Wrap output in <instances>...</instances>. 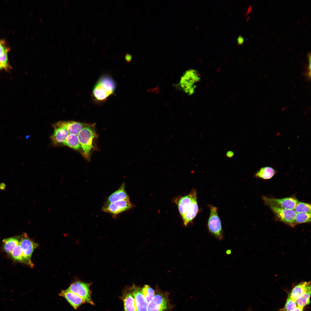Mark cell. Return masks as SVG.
<instances>
[{
    "instance_id": "15",
    "label": "cell",
    "mask_w": 311,
    "mask_h": 311,
    "mask_svg": "<svg viewBox=\"0 0 311 311\" xmlns=\"http://www.w3.org/2000/svg\"><path fill=\"white\" fill-rule=\"evenodd\" d=\"M125 184L123 183L120 187L107 198L104 205H107L118 201L129 198L126 192Z\"/></svg>"
},
{
    "instance_id": "17",
    "label": "cell",
    "mask_w": 311,
    "mask_h": 311,
    "mask_svg": "<svg viewBox=\"0 0 311 311\" xmlns=\"http://www.w3.org/2000/svg\"><path fill=\"white\" fill-rule=\"evenodd\" d=\"M10 48L5 41L0 39V70H7L9 66L8 59V53Z\"/></svg>"
},
{
    "instance_id": "25",
    "label": "cell",
    "mask_w": 311,
    "mask_h": 311,
    "mask_svg": "<svg viewBox=\"0 0 311 311\" xmlns=\"http://www.w3.org/2000/svg\"><path fill=\"white\" fill-rule=\"evenodd\" d=\"M311 213H296L295 218V224L310 222Z\"/></svg>"
},
{
    "instance_id": "13",
    "label": "cell",
    "mask_w": 311,
    "mask_h": 311,
    "mask_svg": "<svg viewBox=\"0 0 311 311\" xmlns=\"http://www.w3.org/2000/svg\"><path fill=\"white\" fill-rule=\"evenodd\" d=\"M89 124L75 121H60L55 123L53 126L64 128L69 134L77 135L84 128Z\"/></svg>"
},
{
    "instance_id": "7",
    "label": "cell",
    "mask_w": 311,
    "mask_h": 311,
    "mask_svg": "<svg viewBox=\"0 0 311 311\" xmlns=\"http://www.w3.org/2000/svg\"><path fill=\"white\" fill-rule=\"evenodd\" d=\"M169 305L168 298L166 295L157 291L148 304L147 311H166Z\"/></svg>"
},
{
    "instance_id": "22",
    "label": "cell",
    "mask_w": 311,
    "mask_h": 311,
    "mask_svg": "<svg viewBox=\"0 0 311 311\" xmlns=\"http://www.w3.org/2000/svg\"><path fill=\"white\" fill-rule=\"evenodd\" d=\"M19 241L16 237H12L4 239L3 240V250L5 252L10 254L14 248L19 244Z\"/></svg>"
},
{
    "instance_id": "3",
    "label": "cell",
    "mask_w": 311,
    "mask_h": 311,
    "mask_svg": "<svg viewBox=\"0 0 311 311\" xmlns=\"http://www.w3.org/2000/svg\"><path fill=\"white\" fill-rule=\"evenodd\" d=\"M95 124H89L84 128L77 135L82 149L81 154L88 159L91 149L94 148L93 139L98 136L94 129Z\"/></svg>"
},
{
    "instance_id": "11",
    "label": "cell",
    "mask_w": 311,
    "mask_h": 311,
    "mask_svg": "<svg viewBox=\"0 0 311 311\" xmlns=\"http://www.w3.org/2000/svg\"><path fill=\"white\" fill-rule=\"evenodd\" d=\"M195 189H193L188 195L179 196L174 200V202L177 205L180 214L182 218L190 208L194 197L197 196Z\"/></svg>"
},
{
    "instance_id": "1",
    "label": "cell",
    "mask_w": 311,
    "mask_h": 311,
    "mask_svg": "<svg viewBox=\"0 0 311 311\" xmlns=\"http://www.w3.org/2000/svg\"><path fill=\"white\" fill-rule=\"evenodd\" d=\"M115 88V83L113 78L108 75H103L94 86L92 94V98L96 102H103L113 94Z\"/></svg>"
},
{
    "instance_id": "35",
    "label": "cell",
    "mask_w": 311,
    "mask_h": 311,
    "mask_svg": "<svg viewBox=\"0 0 311 311\" xmlns=\"http://www.w3.org/2000/svg\"><path fill=\"white\" fill-rule=\"evenodd\" d=\"M303 308L297 307L295 309L292 311H303Z\"/></svg>"
},
{
    "instance_id": "19",
    "label": "cell",
    "mask_w": 311,
    "mask_h": 311,
    "mask_svg": "<svg viewBox=\"0 0 311 311\" xmlns=\"http://www.w3.org/2000/svg\"><path fill=\"white\" fill-rule=\"evenodd\" d=\"M310 290V282H303L296 285L292 289L289 295L295 300L299 296Z\"/></svg>"
},
{
    "instance_id": "10",
    "label": "cell",
    "mask_w": 311,
    "mask_h": 311,
    "mask_svg": "<svg viewBox=\"0 0 311 311\" xmlns=\"http://www.w3.org/2000/svg\"><path fill=\"white\" fill-rule=\"evenodd\" d=\"M276 216L281 221L291 226H294L296 213L294 210H289L276 206H269Z\"/></svg>"
},
{
    "instance_id": "28",
    "label": "cell",
    "mask_w": 311,
    "mask_h": 311,
    "mask_svg": "<svg viewBox=\"0 0 311 311\" xmlns=\"http://www.w3.org/2000/svg\"><path fill=\"white\" fill-rule=\"evenodd\" d=\"M142 292L148 304L155 294L154 290L150 286L146 285L142 288Z\"/></svg>"
},
{
    "instance_id": "8",
    "label": "cell",
    "mask_w": 311,
    "mask_h": 311,
    "mask_svg": "<svg viewBox=\"0 0 311 311\" xmlns=\"http://www.w3.org/2000/svg\"><path fill=\"white\" fill-rule=\"evenodd\" d=\"M263 199L265 204L268 206H273L289 210H294L299 202L296 198L291 197L277 198L263 196Z\"/></svg>"
},
{
    "instance_id": "31",
    "label": "cell",
    "mask_w": 311,
    "mask_h": 311,
    "mask_svg": "<svg viewBox=\"0 0 311 311\" xmlns=\"http://www.w3.org/2000/svg\"><path fill=\"white\" fill-rule=\"evenodd\" d=\"M244 38L241 35H239L237 38V44L239 45H242L244 43Z\"/></svg>"
},
{
    "instance_id": "14",
    "label": "cell",
    "mask_w": 311,
    "mask_h": 311,
    "mask_svg": "<svg viewBox=\"0 0 311 311\" xmlns=\"http://www.w3.org/2000/svg\"><path fill=\"white\" fill-rule=\"evenodd\" d=\"M59 295L64 298L69 304L75 310L85 302L79 296L71 292L68 289L62 290Z\"/></svg>"
},
{
    "instance_id": "5",
    "label": "cell",
    "mask_w": 311,
    "mask_h": 311,
    "mask_svg": "<svg viewBox=\"0 0 311 311\" xmlns=\"http://www.w3.org/2000/svg\"><path fill=\"white\" fill-rule=\"evenodd\" d=\"M20 237L21 238L19 243L24 263L33 268L34 264L31 261V256L34 250L37 247L39 244L31 239L26 233H23Z\"/></svg>"
},
{
    "instance_id": "26",
    "label": "cell",
    "mask_w": 311,
    "mask_h": 311,
    "mask_svg": "<svg viewBox=\"0 0 311 311\" xmlns=\"http://www.w3.org/2000/svg\"><path fill=\"white\" fill-rule=\"evenodd\" d=\"M10 255L14 260L24 263L20 243L14 248Z\"/></svg>"
},
{
    "instance_id": "36",
    "label": "cell",
    "mask_w": 311,
    "mask_h": 311,
    "mask_svg": "<svg viewBox=\"0 0 311 311\" xmlns=\"http://www.w3.org/2000/svg\"><path fill=\"white\" fill-rule=\"evenodd\" d=\"M252 7L251 5H250L249 7L248 10H247L246 13V15L248 14L252 10Z\"/></svg>"
},
{
    "instance_id": "12",
    "label": "cell",
    "mask_w": 311,
    "mask_h": 311,
    "mask_svg": "<svg viewBox=\"0 0 311 311\" xmlns=\"http://www.w3.org/2000/svg\"><path fill=\"white\" fill-rule=\"evenodd\" d=\"M129 289L134 297L136 311H147L148 303L142 292V288L133 285Z\"/></svg>"
},
{
    "instance_id": "21",
    "label": "cell",
    "mask_w": 311,
    "mask_h": 311,
    "mask_svg": "<svg viewBox=\"0 0 311 311\" xmlns=\"http://www.w3.org/2000/svg\"><path fill=\"white\" fill-rule=\"evenodd\" d=\"M276 173V171L273 168L266 166L261 168L256 173L255 177L264 180H268L272 178Z\"/></svg>"
},
{
    "instance_id": "33",
    "label": "cell",
    "mask_w": 311,
    "mask_h": 311,
    "mask_svg": "<svg viewBox=\"0 0 311 311\" xmlns=\"http://www.w3.org/2000/svg\"><path fill=\"white\" fill-rule=\"evenodd\" d=\"M6 187V185L5 183L1 182L0 183V190H4L5 189Z\"/></svg>"
},
{
    "instance_id": "16",
    "label": "cell",
    "mask_w": 311,
    "mask_h": 311,
    "mask_svg": "<svg viewBox=\"0 0 311 311\" xmlns=\"http://www.w3.org/2000/svg\"><path fill=\"white\" fill-rule=\"evenodd\" d=\"M197 195L194 197L191 205L186 213L182 218L183 224L187 226L196 217L198 212Z\"/></svg>"
},
{
    "instance_id": "6",
    "label": "cell",
    "mask_w": 311,
    "mask_h": 311,
    "mask_svg": "<svg viewBox=\"0 0 311 311\" xmlns=\"http://www.w3.org/2000/svg\"><path fill=\"white\" fill-rule=\"evenodd\" d=\"M90 286L89 283L77 281L71 283L67 289L80 297L85 302L94 305L91 297Z\"/></svg>"
},
{
    "instance_id": "4",
    "label": "cell",
    "mask_w": 311,
    "mask_h": 311,
    "mask_svg": "<svg viewBox=\"0 0 311 311\" xmlns=\"http://www.w3.org/2000/svg\"><path fill=\"white\" fill-rule=\"evenodd\" d=\"M210 213L207 226L210 233L217 239L221 240L223 239V233L220 219L219 217L217 208L210 206Z\"/></svg>"
},
{
    "instance_id": "24",
    "label": "cell",
    "mask_w": 311,
    "mask_h": 311,
    "mask_svg": "<svg viewBox=\"0 0 311 311\" xmlns=\"http://www.w3.org/2000/svg\"><path fill=\"white\" fill-rule=\"evenodd\" d=\"M311 295V290L304 293L295 300L298 307L304 308L309 304Z\"/></svg>"
},
{
    "instance_id": "29",
    "label": "cell",
    "mask_w": 311,
    "mask_h": 311,
    "mask_svg": "<svg viewBox=\"0 0 311 311\" xmlns=\"http://www.w3.org/2000/svg\"><path fill=\"white\" fill-rule=\"evenodd\" d=\"M297 307L295 300L289 295L286 304L282 310L283 311H292Z\"/></svg>"
},
{
    "instance_id": "18",
    "label": "cell",
    "mask_w": 311,
    "mask_h": 311,
    "mask_svg": "<svg viewBox=\"0 0 311 311\" xmlns=\"http://www.w3.org/2000/svg\"><path fill=\"white\" fill-rule=\"evenodd\" d=\"M53 126L54 131L50 137L52 143L55 145L61 143L63 144L69 135V133L64 128Z\"/></svg>"
},
{
    "instance_id": "23",
    "label": "cell",
    "mask_w": 311,
    "mask_h": 311,
    "mask_svg": "<svg viewBox=\"0 0 311 311\" xmlns=\"http://www.w3.org/2000/svg\"><path fill=\"white\" fill-rule=\"evenodd\" d=\"M63 145L77 150H79L81 149L77 135L69 134Z\"/></svg>"
},
{
    "instance_id": "9",
    "label": "cell",
    "mask_w": 311,
    "mask_h": 311,
    "mask_svg": "<svg viewBox=\"0 0 311 311\" xmlns=\"http://www.w3.org/2000/svg\"><path fill=\"white\" fill-rule=\"evenodd\" d=\"M133 206L130 199L118 201L107 205H104L102 210L111 214L113 217L127 211Z\"/></svg>"
},
{
    "instance_id": "30",
    "label": "cell",
    "mask_w": 311,
    "mask_h": 311,
    "mask_svg": "<svg viewBox=\"0 0 311 311\" xmlns=\"http://www.w3.org/2000/svg\"><path fill=\"white\" fill-rule=\"evenodd\" d=\"M309 55H308V56L309 64V66L308 67V71L307 72L306 75V76L307 77V78L308 79H310L311 75V57L310 54L309 53Z\"/></svg>"
},
{
    "instance_id": "37",
    "label": "cell",
    "mask_w": 311,
    "mask_h": 311,
    "mask_svg": "<svg viewBox=\"0 0 311 311\" xmlns=\"http://www.w3.org/2000/svg\"><path fill=\"white\" fill-rule=\"evenodd\" d=\"M231 251L230 250H228L226 251V253L228 255L230 254L231 253Z\"/></svg>"
},
{
    "instance_id": "20",
    "label": "cell",
    "mask_w": 311,
    "mask_h": 311,
    "mask_svg": "<svg viewBox=\"0 0 311 311\" xmlns=\"http://www.w3.org/2000/svg\"><path fill=\"white\" fill-rule=\"evenodd\" d=\"M124 311H136L134 299L130 289L123 297Z\"/></svg>"
},
{
    "instance_id": "2",
    "label": "cell",
    "mask_w": 311,
    "mask_h": 311,
    "mask_svg": "<svg viewBox=\"0 0 311 311\" xmlns=\"http://www.w3.org/2000/svg\"><path fill=\"white\" fill-rule=\"evenodd\" d=\"M201 79L199 72L194 69H189L182 75L177 85L185 94L191 95L195 92Z\"/></svg>"
},
{
    "instance_id": "27",
    "label": "cell",
    "mask_w": 311,
    "mask_h": 311,
    "mask_svg": "<svg viewBox=\"0 0 311 311\" xmlns=\"http://www.w3.org/2000/svg\"><path fill=\"white\" fill-rule=\"evenodd\" d=\"M311 204L307 203L298 202L294 210L296 213H311Z\"/></svg>"
},
{
    "instance_id": "32",
    "label": "cell",
    "mask_w": 311,
    "mask_h": 311,
    "mask_svg": "<svg viewBox=\"0 0 311 311\" xmlns=\"http://www.w3.org/2000/svg\"><path fill=\"white\" fill-rule=\"evenodd\" d=\"M132 58V55L128 53H126L125 56V59L126 61L127 62H129L131 61Z\"/></svg>"
},
{
    "instance_id": "34",
    "label": "cell",
    "mask_w": 311,
    "mask_h": 311,
    "mask_svg": "<svg viewBox=\"0 0 311 311\" xmlns=\"http://www.w3.org/2000/svg\"><path fill=\"white\" fill-rule=\"evenodd\" d=\"M234 155V152L231 151H228L226 153V156L229 158L232 157Z\"/></svg>"
}]
</instances>
